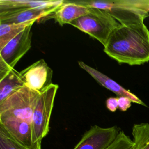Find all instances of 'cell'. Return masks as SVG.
<instances>
[{
  "instance_id": "6da1fadb",
  "label": "cell",
  "mask_w": 149,
  "mask_h": 149,
  "mask_svg": "<svg viewBox=\"0 0 149 149\" xmlns=\"http://www.w3.org/2000/svg\"><path fill=\"white\" fill-rule=\"evenodd\" d=\"M104 51L119 63L140 65L149 61V30L144 23L120 25L110 36Z\"/></svg>"
},
{
  "instance_id": "7a4b0ae2",
  "label": "cell",
  "mask_w": 149,
  "mask_h": 149,
  "mask_svg": "<svg viewBox=\"0 0 149 149\" xmlns=\"http://www.w3.org/2000/svg\"><path fill=\"white\" fill-rule=\"evenodd\" d=\"M71 1L83 6L102 9L110 14L122 25L144 23V19L149 16L148 1L97 0Z\"/></svg>"
},
{
  "instance_id": "3957f363",
  "label": "cell",
  "mask_w": 149,
  "mask_h": 149,
  "mask_svg": "<svg viewBox=\"0 0 149 149\" xmlns=\"http://www.w3.org/2000/svg\"><path fill=\"white\" fill-rule=\"evenodd\" d=\"M70 24L95 38L104 47L113 32L121 25L107 12L95 8H90L89 13Z\"/></svg>"
},
{
  "instance_id": "277c9868",
  "label": "cell",
  "mask_w": 149,
  "mask_h": 149,
  "mask_svg": "<svg viewBox=\"0 0 149 149\" xmlns=\"http://www.w3.org/2000/svg\"><path fill=\"white\" fill-rule=\"evenodd\" d=\"M40 93L26 86L0 103V116H7L32 124V118Z\"/></svg>"
},
{
  "instance_id": "5b68a950",
  "label": "cell",
  "mask_w": 149,
  "mask_h": 149,
  "mask_svg": "<svg viewBox=\"0 0 149 149\" xmlns=\"http://www.w3.org/2000/svg\"><path fill=\"white\" fill-rule=\"evenodd\" d=\"M59 86L52 83L40 93L32 118L34 140L36 144H41L49 130L50 118Z\"/></svg>"
},
{
  "instance_id": "8992f818",
  "label": "cell",
  "mask_w": 149,
  "mask_h": 149,
  "mask_svg": "<svg viewBox=\"0 0 149 149\" xmlns=\"http://www.w3.org/2000/svg\"><path fill=\"white\" fill-rule=\"evenodd\" d=\"M27 26L22 32L0 49V80L5 76L31 47V27Z\"/></svg>"
},
{
  "instance_id": "52a82bcc",
  "label": "cell",
  "mask_w": 149,
  "mask_h": 149,
  "mask_svg": "<svg viewBox=\"0 0 149 149\" xmlns=\"http://www.w3.org/2000/svg\"><path fill=\"white\" fill-rule=\"evenodd\" d=\"M119 131L115 126L109 127L92 126L73 149H107L116 140Z\"/></svg>"
},
{
  "instance_id": "ba28073f",
  "label": "cell",
  "mask_w": 149,
  "mask_h": 149,
  "mask_svg": "<svg viewBox=\"0 0 149 149\" xmlns=\"http://www.w3.org/2000/svg\"><path fill=\"white\" fill-rule=\"evenodd\" d=\"M0 125L20 146L27 149H39L41 144L34 140L32 124L11 116H0Z\"/></svg>"
},
{
  "instance_id": "9c48e42d",
  "label": "cell",
  "mask_w": 149,
  "mask_h": 149,
  "mask_svg": "<svg viewBox=\"0 0 149 149\" xmlns=\"http://www.w3.org/2000/svg\"><path fill=\"white\" fill-rule=\"evenodd\" d=\"M20 73L25 86L39 93L52 84V70L43 59L35 62Z\"/></svg>"
},
{
  "instance_id": "30bf717a",
  "label": "cell",
  "mask_w": 149,
  "mask_h": 149,
  "mask_svg": "<svg viewBox=\"0 0 149 149\" xmlns=\"http://www.w3.org/2000/svg\"><path fill=\"white\" fill-rule=\"evenodd\" d=\"M56 9L17 8L0 10V23L12 24L34 23L36 21L48 17Z\"/></svg>"
},
{
  "instance_id": "8fae6325",
  "label": "cell",
  "mask_w": 149,
  "mask_h": 149,
  "mask_svg": "<svg viewBox=\"0 0 149 149\" xmlns=\"http://www.w3.org/2000/svg\"><path fill=\"white\" fill-rule=\"evenodd\" d=\"M78 64L81 68L87 72L94 79H95L101 86L105 87L108 90L112 91L119 97H126L130 98L132 102L147 107L146 104L143 102L137 96L126 90L119 84L116 83L113 79L109 78L105 74L101 73L98 70L87 65L82 61H79Z\"/></svg>"
},
{
  "instance_id": "7c38bea8",
  "label": "cell",
  "mask_w": 149,
  "mask_h": 149,
  "mask_svg": "<svg viewBox=\"0 0 149 149\" xmlns=\"http://www.w3.org/2000/svg\"><path fill=\"white\" fill-rule=\"evenodd\" d=\"M90 8L76 4L71 1H65L48 17L54 19L61 26L70 24L72 22L87 15Z\"/></svg>"
},
{
  "instance_id": "4fadbf2b",
  "label": "cell",
  "mask_w": 149,
  "mask_h": 149,
  "mask_svg": "<svg viewBox=\"0 0 149 149\" xmlns=\"http://www.w3.org/2000/svg\"><path fill=\"white\" fill-rule=\"evenodd\" d=\"M63 2L64 0H0V10L17 8L56 9Z\"/></svg>"
},
{
  "instance_id": "5bb4252c",
  "label": "cell",
  "mask_w": 149,
  "mask_h": 149,
  "mask_svg": "<svg viewBox=\"0 0 149 149\" xmlns=\"http://www.w3.org/2000/svg\"><path fill=\"white\" fill-rule=\"evenodd\" d=\"M24 83L20 72L12 69L0 80V103L19 88L24 86Z\"/></svg>"
},
{
  "instance_id": "9a60e30c",
  "label": "cell",
  "mask_w": 149,
  "mask_h": 149,
  "mask_svg": "<svg viewBox=\"0 0 149 149\" xmlns=\"http://www.w3.org/2000/svg\"><path fill=\"white\" fill-rule=\"evenodd\" d=\"M31 24L0 23V49Z\"/></svg>"
},
{
  "instance_id": "2e32d148",
  "label": "cell",
  "mask_w": 149,
  "mask_h": 149,
  "mask_svg": "<svg viewBox=\"0 0 149 149\" xmlns=\"http://www.w3.org/2000/svg\"><path fill=\"white\" fill-rule=\"evenodd\" d=\"M132 134L135 149H149V123L134 124Z\"/></svg>"
},
{
  "instance_id": "e0dca14e",
  "label": "cell",
  "mask_w": 149,
  "mask_h": 149,
  "mask_svg": "<svg viewBox=\"0 0 149 149\" xmlns=\"http://www.w3.org/2000/svg\"><path fill=\"white\" fill-rule=\"evenodd\" d=\"M0 149H27L18 144L0 125ZM39 149H41L40 147Z\"/></svg>"
},
{
  "instance_id": "ac0fdd59",
  "label": "cell",
  "mask_w": 149,
  "mask_h": 149,
  "mask_svg": "<svg viewBox=\"0 0 149 149\" xmlns=\"http://www.w3.org/2000/svg\"><path fill=\"white\" fill-rule=\"evenodd\" d=\"M107 149H135V145L123 131L120 130L116 140Z\"/></svg>"
},
{
  "instance_id": "d6986e66",
  "label": "cell",
  "mask_w": 149,
  "mask_h": 149,
  "mask_svg": "<svg viewBox=\"0 0 149 149\" xmlns=\"http://www.w3.org/2000/svg\"><path fill=\"white\" fill-rule=\"evenodd\" d=\"M118 108L124 112L126 111L131 107L132 100L126 97H118Z\"/></svg>"
},
{
  "instance_id": "ffe728a7",
  "label": "cell",
  "mask_w": 149,
  "mask_h": 149,
  "mask_svg": "<svg viewBox=\"0 0 149 149\" xmlns=\"http://www.w3.org/2000/svg\"><path fill=\"white\" fill-rule=\"evenodd\" d=\"M106 107L111 112H114L118 108V97H109L106 100Z\"/></svg>"
},
{
  "instance_id": "44dd1931",
  "label": "cell",
  "mask_w": 149,
  "mask_h": 149,
  "mask_svg": "<svg viewBox=\"0 0 149 149\" xmlns=\"http://www.w3.org/2000/svg\"><path fill=\"white\" fill-rule=\"evenodd\" d=\"M148 12H149V1H148Z\"/></svg>"
}]
</instances>
